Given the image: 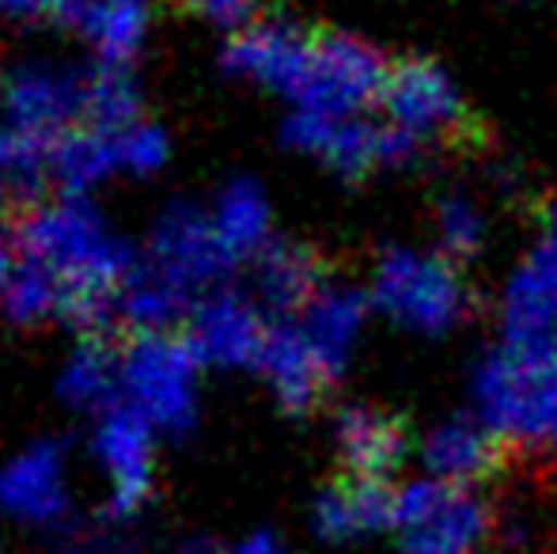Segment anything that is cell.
<instances>
[{"label": "cell", "mask_w": 557, "mask_h": 554, "mask_svg": "<svg viewBox=\"0 0 557 554\" xmlns=\"http://www.w3.org/2000/svg\"><path fill=\"white\" fill-rule=\"evenodd\" d=\"M23 259L58 278L69 296V323L96 331L114 316V296L137 267L129 239L88 194H50L27 206L15 224Z\"/></svg>", "instance_id": "1"}, {"label": "cell", "mask_w": 557, "mask_h": 554, "mask_svg": "<svg viewBox=\"0 0 557 554\" xmlns=\"http://www.w3.org/2000/svg\"><path fill=\"white\" fill-rule=\"evenodd\" d=\"M364 288L375 316L418 338H444L459 331L474 308L462 267L436 247L387 244L375 255Z\"/></svg>", "instance_id": "2"}, {"label": "cell", "mask_w": 557, "mask_h": 554, "mask_svg": "<svg viewBox=\"0 0 557 554\" xmlns=\"http://www.w3.org/2000/svg\"><path fill=\"white\" fill-rule=\"evenodd\" d=\"M470 415L512 452H557V365L493 346L470 372Z\"/></svg>", "instance_id": "3"}, {"label": "cell", "mask_w": 557, "mask_h": 554, "mask_svg": "<svg viewBox=\"0 0 557 554\" xmlns=\"http://www.w3.org/2000/svg\"><path fill=\"white\" fill-rule=\"evenodd\" d=\"M281 140L288 152L308 156L323 163L331 175L345 183H360L383 171H406L421 163L425 140L410 137L406 130L391 126L387 119L368 114H315V111H288L281 122Z\"/></svg>", "instance_id": "4"}, {"label": "cell", "mask_w": 557, "mask_h": 554, "mask_svg": "<svg viewBox=\"0 0 557 554\" xmlns=\"http://www.w3.org/2000/svg\"><path fill=\"white\" fill-rule=\"evenodd\" d=\"M201 372L186 334H133L122 346V403L160 436H186L201 415Z\"/></svg>", "instance_id": "5"}, {"label": "cell", "mask_w": 557, "mask_h": 554, "mask_svg": "<svg viewBox=\"0 0 557 554\" xmlns=\"http://www.w3.org/2000/svg\"><path fill=\"white\" fill-rule=\"evenodd\" d=\"M91 73L73 58L23 53L0 73V119L8 130L58 140L69 130L88 126Z\"/></svg>", "instance_id": "6"}, {"label": "cell", "mask_w": 557, "mask_h": 554, "mask_svg": "<svg viewBox=\"0 0 557 554\" xmlns=\"http://www.w3.org/2000/svg\"><path fill=\"white\" fill-rule=\"evenodd\" d=\"M500 346L557 365V201H546L539 232L508 270L497 296Z\"/></svg>", "instance_id": "7"}, {"label": "cell", "mask_w": 557, "mask_h": 554, "mask_svg": "<svg viewBox=\"0 0 557 554\" xmlns=\"http://www.w3.org/2000/svg\"><path fill=\"white\" fill-rule=\"evenodd\" d=\"M391 58L352 30H315L300 88L288 111L315 114H368L380 107Z\"/></svg>", "instance_id": "8"}, {"label": "cell", "mask_w": 557, "mask_h": 554, "mask_svg": "<svg viewBox=\"0 0 557 554\" xmlns=\"http://www.w3.org/2000/svg\"><path fill=\"white\" fill-rule=\"evenodd\" d=\"M403 554H474L493 532V509L470 487L413 479L398 487Z\"/></svg>", "instance_id": "9"}, {"label": "cell", "mask_w": 557, "mask_h": 554, "mask_svg": "<svg viewBox=\"0 0 557 554\" xmlns=\"http://www.w3.org/2000/svg\"><path fill=\"white\" fill-rule=\"evenodd\" d=\"M160 433L129 403L117 399L91 426V459L107 482V520L122 528L152 497Z\"/></svg>", "instance_id": "10"}, {"label": "cell", "mask_w": 557, "mask_h": 554, "mask_svg": "<svg viewBox=\"0 0 557 554\" xmlns=\"http://www.w3.org/2000/svg\"><path fill=\"white\" fill-rule=\"evenodd\" d=\"M380 111L391 126L406 130L425 145L455 137L470 126V107L459 81L433 58L391 61Z\"/></svg>", "instance_id": "11"}, {"label": "cell", "mask_w": 557, "mask_h": 554, "mask_svg": "<svg viewBox=\"0 0 557 554\" xmlns=\"http://www.w3.org/2000/svg\"><path fill=\"white\" fill-rule=\"evenodd\" d=\"M145 262L168 281H175L194 300L206 296L209 288L224 285L227 270L235 267L216 236L209 206H198V201H171L156 217L152 232H148Z\"/></svg>", "instance_id": "12"}, {"label": "cell", "mask_w": 557, "mask_h": 554, "mask_svg": "<svg viewBox=\"0 0 557 554\" xmlns=\"http://www.w3.org/2000/svg\"><path fill=\"white\" fill-rule=\"evenodd\" d=\"M273 319L255 300V293L235 285H216L198 296L186 316V342L206 369H258V357L270 338Z\"/></svg>", "instance_id": "13"}, {"label": "cell", "mask_w": 557, "mask_h": 554, "mask_svg": "<svg viewBox=\"0 0 557 554\" xmlns=\"http://www.w3.org/2000/svg\"><path fill=\"white\" fill-rule=\"evenodd\" d=\"M0 513L35 532H61L73 520L69 452L58 441H35L0 467Z\"/></svg>", "instance_id": "14"}, {"label": "cell", "mask_w": 557, "mask_h": 554, "mask_svg": "<svg viewBox=\"0 0 557 554\" xmlns=\"http://www.w3.org/2000/svg\"><path fill=\"white\" fill-rule=\"evenodd\" d=\"M311 42H315V30L300 27V23L285 20V15H265L250 30L227 38L221 65L235 81L255 84V88L273 91L285 103H293L304 65H308Z\"/></svg>", "instance_id": "15"}, {"label": "cell", "mask_w": 557, "mask_h": 554, "mask_svg": "<svg viewBox=\"0 0 557 554\" xmlns=\"http://www.w3.org/2000/svg\"><path fill=\"white\" fill-rule=\"evenodd\" d=\"M372 316H375L372 296H368V288L352 285V281H326L315 293V300L296 316L304 338L315 349L331 384L349 372Z\"/></svg>", "instance_id": "16"}, {"label": "cell", "mask_w": 557, "mask_h": 554, "mask_svg": "<svg viewBox=\"0 0 557 554\" xmlns=\"http://www.w3.org/2000/svg\"><path fill=\"white\" fill-rule=\"evenodd\" d=\"M508 452L512 448L470 410L441 418L433 429H425L418 444L421 467L429 479L451 482V487H474V482L493 479L508 464Z\"/></svg>", "instance_id": "17"}, {"label": "cell", "mask_w": 557, "mask_h": 554, "mask_svg": "<svg viewBox=\"0 0 557 554\" xmlns=\"http://www.w3.org/2000/svg\"><path fill=\"white\" fill-rule=\"evenodd\" d=\"M334 448L345 475L391 482V475L410 456L413 441L406 421L391 410L372 403H345L334 415Z\"/></svg>", "instance_id": "18"}, {"label": "cell", "mask_w": 557, "mask_h": 554, "mask_svg": "<svg viewBox=\"0 0 557 554\" xmlns=\"http://www.w3.org/2000/svg\"><path fill=\"white\" fill-rule=\"evenodd\" d=\"M311 528L326 543H352L364 535L398 528V487L383 479H345L331 482L311 502Z\"/></svg>", "instance_id": "19"}, {"label": "cell", "mask_w": 557, "mask_h": 554, "mask_svg": "<svg viewBox=\"0 0 557 554\" xmlns=\"http://www.w3.org/2000/svg\"><path fill=\"white\" fill-rule=\"evenodd\" d=\"M258 377L273 392V399L288 410V415H311L331 387L323 365H319L315 349L308 346L300 323L296 319H273L265 349L258 357Z\"/></svg>", "instance_id": "20"}, {"label": "cell", "mask_w": 557, "mask_h": 554, "mask_svg": "<svg viewBox=\"0 0 557 554\" xmlns=\"http://www.w3.org/2000/svg\"><path fill=\"white\" fill-rule=\"evenodd\" d=\"M326 267L311 247L277 236L250 262V293L270 316L296 319L326 285Z\"/></svg>", "instance_id": "21"}, {"label": "cell", "mask_w": 557, "mask_h": 554, "mask_svg": "<svg viewBox=\"0 0 557 554\" xmlns=\"http://www.w3.org/2000/svg\"><path fill=\"white\" fill-rule=\"evenodd\" d=\"M69 23L91 50L96 65L129 69L152 35L156 0H81Z\"/></svg>", "instance_id": "22"}, {"label": "cell", "mask_w": 557, "mask_h": 554, "mask_svg": "<svg viewBox=\"0 0 557 554\" xmlns=\"http://www.w3.org/2000/svg\"><path fill=\"white\" fill-rule=\"evenodd\" d=\"M209 217L213 229L221 236L227 259L235 267L255 262L265 247L277 239L273 232V198L255 175H235L216 190V198L209 201Z\"/></svg>", "instance_id": "23"}, {"label": "cell", "mask_w": 557, "mask_h": 554, "mask_svg": "<svg viewBox=\"0 0 557 554\" xmlns=\"http://www.w3.org/2000/svg\"><path fill=\"white\" fill-rule=\"evenodd\" d=\"M53 186L61 194H88L107 186L111 178H125L122 171V130L76 126L53 140Z\"/></svg>", "instance_id": "24"}, {"label": "cell", "mask_w": 557, "mask_h": 554, "mask_svg": "<svg viewBox=\"0 0 557 554\" xmlns=\"http://www.w3.org/2000/svg\"><path fill=\"white\" fill-rule=\"evenodd\" d=\"M58 395L65 407L84 415H103L122 399V349L84 334L58 369Z\"/></svg>", "instance_id": "25"}, {"label": "cell", "mask_w": 557, "mask_h": 554, "mask_svg": "<svg viewBox=\"0 0 557 554\" xmlns=\"http://www.w3.org/2000/svg\"><path fill=\"white\" fill-rule=\"evenodd\" d=\"M194 308V296H186L175 281H168L160 270H152L145 259L129 270L114 296V316L133 334H163L175 323H186Z\"/></svg>", "instance_id": "26"}, {"label": "cell", "mask_w": 557, "mask_h": 554, "mask_svg": "<svg viewBox=\"0 0 557 554\" xmlns=\"http://www.w3.org/2000/svg\"><path fill=\"white\" fill-rule=\"evenodd\" d=\"M433 247L459 267L482 259V251L490 247V213H485V201L474 190L451 186V190L436 194Z\"/></svg>", "instance_id": "27"}, {"label": "cell", "mask_w": 557, "mask_h": 554, "mask_svg": "<svg viewBox=\"0 0 557 554\" xmlns=\"http://www.w3.org/2000/svg\"><path fill=\"white\" fill-rule=\"evenodd\" d=\"M0 308H4V316L12 319V323L38 327V323H50V319H65L69 296H65V288L58 285V278L23 259L20 274H15L12 285H8Z\"/></svg>", "instance_id": "28"}, {"label": "cell", "mask_w": 557, "mask_h": 554, "mask_svg": "<svg viewBox=\"0 0 557 554\" xmlns=\"http://www.w3.org/2000/svg\"><path fill=\"white\" fill-rule=\"evenodd\" d=\"M50 156L53 140L0 126V183L8 186V194H30L38 201V190L53 183Z\"/></svg>", "instance_id": "29"}, {"label": "cell", "mask_w": 557, "mask_h": 554, "mask_svg": "<svg viewBox=\"0 0 557 554\" xmlns=\"http://www.w3.org/2000/svg\"><path fill=\"white\" fill-rule=\"evenodd\" d=\"M133 122H140V84L133 81L129 69L96 65V73H91L88 126L125 130Z\"/></svg>", "instance_id": "30"}, {"label": "cell", "mask_w": 557, "mask_h": 554, "mask_svg": "<svg viewBox=\"0 0 557 554\" xmlns=\"http://www.w3.org/2000/svg\"><path fill=\"white\" fill-rule=\"evenodd\" d=\"M171 140L156 122L140 119L122 130V171L125 178H152L168 168Z\"/></svg>", "instance_id": "31"}, {"label": "cell", "mask_w": 557, "mask_h": 554, "mask_svg": "<svg viewBox=\"0 0 557 554\" xmlns=\"http://www.w3.org/2000/svg\"><path fill=\"white\" fill-rule=\"evenodd\" d=\"M183 8L206 27L221 30V35L235 38L243 30H250L255 23H262V0H183Z\"/></svg>", "instance_id": "32"}, {"label": "cell", "mask_w": 557, "mask_h": 554, "mask_svg": "<svg viewBox=\"0 0 557 554\" xmlns=\"http://www.w3.org/2000/svg\"><path fill=\"white\" fill-rule=\"evenodd\" d=\"M81 0H0V20L8 23H53L73 20Z\"/></svg>", "instance_id": "33"}, {"label": "cell", "mask_w": 557, "mask_h": 554, "mask_svg": "<svg viewBox=\"0 0 557 554\" xmlns=\"http://www.w3.org/2000/svg\"><path fill=\"white\" fill-rule=\"evenodd\" d=\"M20 267H23V251L15 244V232H0V300H4L8 285L20 274Z\"/></svg>", "instance_id": "34"}, {"label": "cell", "mask_w": 557, "mask_h": 554, "mask_svg": "<svg viewBox=\"0 0 557 554\" xmlns=\"http://www.w3.org/2000/svg\"><path fill=\"white\" fill-rule=\"evenodd\" d=\"M227 554H293V551L285 547V540H281L277 532L262 528V532H250L247 540H239L235 547H227Z\"/></svg>", "instance_id": "35"}, {"label": "cell", "mask_w": 557, "mask_h": 554, "mask_svg": "<svg viewBox=\"0 0 557 554\" xmlns=\"http://www.w3.org/2000/svg\"><path fill=\"white\" fill-rule=\"evenodd\" d=\"M178 554H227V547L209 540V535H190V540L178 543Z\"/></svg>", "instance_id": "36"}, {"label": "cell", "mask_w": 557, "mask_h": 554, "mask_svg": "<svg viewBox=\"0 0 557 554\" xmlns=\"http://www.w3.org/2000/svg\"><path fill=\"white\" fill-rule=\"evenodd\" d=\"M65 554H99V551H96V543H84V547H76V551H65Z\"/></svg>", "instance_id": "37"}, {"label": "cell", "mask_w": 557, "mask_h": 554, "mask_svg": "<svg viewBox=\"0 0 557 554\" xmlns=\"http://www.w3.org/2000/svg\"><path fill=\"white\" fill-rule=\"evenodd\" d=\"M4 201H8V186L0 183V209H4Z\"/></svg>", "instance_id": "38"}, {"label": "cell", "mask_w": 557, "mask_h": 554, "mask_svg": "<svg viewBox=\"0 0 557 554\" xmlns=\"http://www.w3.org/2000/svg\"><path fill=\"white\" fill-rule=\"evenodd\" d=\"M516 4H528V0H516Z\"/></svg>", "instance_id": "39"}, {"label": "cell", "mask_w": 557, "mask_h": 554, "mask_svg": "<svg viewBox=\"0 0 557 554\" xmlns=\"http://www.w3.org/2000/svg\"><path fill=\"white\" fill-rule=\"evenodd\" d=\"M0 554H4V543H0Z\"/></svg>", "instance_id": "40"}]
</instances>
